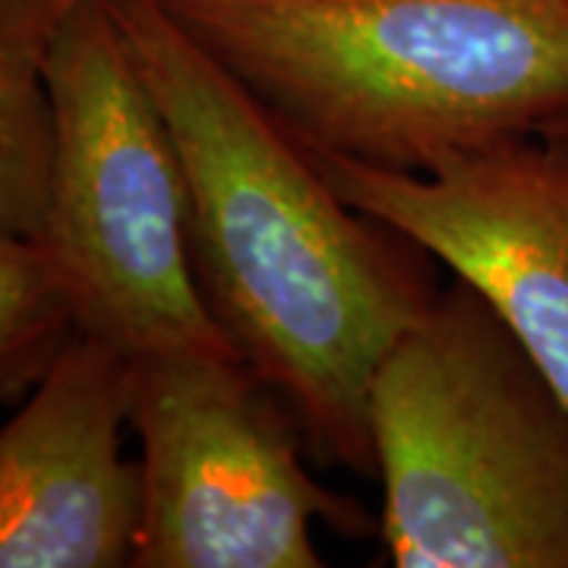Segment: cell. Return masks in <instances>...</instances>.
<instances>
[{
	"mask_svg": "<svg viewBox=\"0 0 568 568\" xmlns=\"http://www.w3.org/2000/svg\"><path fill=\"white\" fill-rule=\"evenodd\" d=\"M104 3L178 145L212 316L320 462L376 477L369 388L436 301L410 244L351 209L162 0Z\"/></svg>",
	"mask_w": 568,
	"mask_h": 568,
	"instance_id": "6da1fadb",
	"label": "cell"
},
{
	"mask_svg": "<svg viewBox=\"0 0 568 568\" xmlns=\"http://www.w3.org/2000/svg\"><path fill=\"white\" fill-rule=\"evenodd\" d=\"M310 152L395 171L568 130V0H162Z\"/></svg>",
	"mask_w": 568,
	"mask_h": 568,
	"instance_id": "7a4b0ae2",
	"label": "cell"
},
{
	"mask_svg": "<svg viewBox=\"0 0 568 568\" xmlns=\"http://www.w3.org/2000/svg\"><path fill=\"white\" fill-rule=\"evenodd\" d=\"M398 568H568V407L462 278L369 388Z\"/></svg>",
	"mask_w": 568,
	"mask_h": 568,
	"instance_id": "3957f363",
	"label": "cell"
},
{
	"mask_svg": "<svg viewBox=\"0 0 568 568\" xmlns=\"http://www.w3.org/2000/svg\"><path fill=\"white\" fill-rule=\"evenodd\" d=\"M39 73L51 168L36 244L61 275L80 335L130 357L241 354L196 278L178 145L104 0L63 20Z\"/></svg>",
	"mask_w": 568,
	"mask_h": 568,
	"instance_id": "277c9868",
	"label": "cell"
},
{
	"mask_svg": "<svg viewBox=\"0 0 568 568\" xmlns=\"http://www.w3.org/2000/svg\"><path fill=\"white\" fill-rule=\"evenodd\" d=\"M291 410L234 351L130 357L142 515L130 568H320L313 521L369 525L310 477Z\"/></svg>",
	"mask_w": 568,
	"mask_h": 568,
	"instance_id": "5b68a950",
	"label": "cell"
},
{
	"mask_svg": "<svg viewBox=\"0 0 568 568\" xmlns=\"http://www.w3.org/2000/svg\"><path fill=\"white\" fill-rule=\"evenodd\" d=\"M310 159L351 209L470 284L568 407L566 140L499 142L426 171Z\"/></svg>",
	"mask_w": 568,
	"mask_h": 568,
	"instance_id": "8992f818",
	"label": "cell"
},
{
	"mask_svg": "<svg viewBox=\"0 0 568 568\" xmlns=\"http://www.w3.org/2000/svg\"><path fill=\"white\" fill-rule=\"evenodd\" d=\"M130 354L77 335L0 426V568H121L142 515L123 458Z\"/></svg>",
	"mask_w": 568,
	"mask_h": 568,
	"instance_id": "52a82bcc",
	"label": "cell"
},
{
	"mask_svg": "<svg viewBox=\"0 0 568 568\" xmlns=\"http://www.w3.org/2000/svg\"><path fill=\"white\" fill-rule=\"evenodd\" d=\"M80 335L70 294L32 237H0V405L22 402Z\"/></svg>",
	"mask_w": 568,
	"mask_h": 568,
	"instance_id": "ba28073f",
	"label": "cell"
},
{
	"mask_svg": "<svg viewBox=\"0 0 568 568\" xmlns=\"http://www.w3.org/2000/svg\"><path fill=\"white\" fill-rule=\"evenodd\" d=\"M48 168L51 108L39 63L0 58V237H39Z\"/></svg>",
	"mask_w": 568,
	"mask_h": 568,
	"instance_id": "9c48e42d",
	"label": "cell"
},
{
	"mask_svg": "<svg viewBox=\"0 0 568 568\" xmlns=\"http://www.w3.org/2000/svg\"><path fill=\"white\" fill-rule=\"evenodd\" d=\"M92 0H0V58L39 63L51 36Z\"/></svg>",
	"mask_w": 568,
	"mask_h": 568,
	"instance_id": "30bf717a",
	"label": "cell"
},
{
	"mask_svg": "<svg viewBox=\"0 0 568 568\" xmlns=\"http://www.w3.org/2000/svg\"><path fill=\"white\" fill-rule=\"evenodd\" d=\"M552 136H559V140L568 142V130H566V133H552Z\"/></svg>",
	"mask_w": 568,
	"mask_h": 568,
	"instance_id": "8fae6325",
	"label": "cell"
}]
</instances>
